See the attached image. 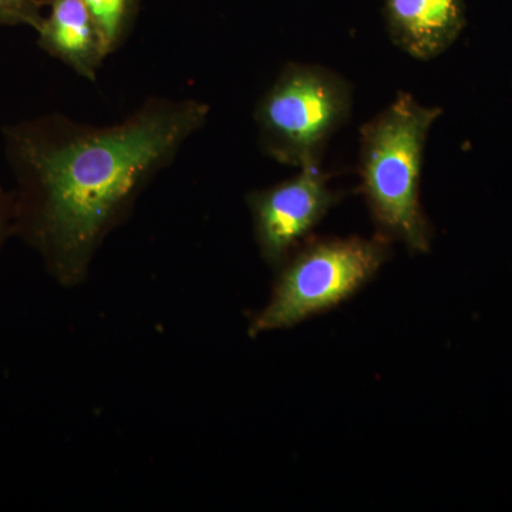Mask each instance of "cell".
Segmentation results:
<instances>
[{
	"label": "cell",
	"instance_id": "cell-1",
	"mask_svg": "<svg viewBox=\"0 0 512 512\" xmlns=\"http://www.w3.org/2000/svg\"><path fill=\"white\" fill-rule=\"evenodd\" d=\"M210 114L202 100L151 96L109 126L49 113L3 127L15 235L60 285H79L106 238Z\"/></svg>",
	"mask_w": 512,
	"mask_h": 512
},
{
	"label": "cell",
	"instance_id": "cell-2",
	"mask_svg": "<svg viewBox=\"0 0 512 512\" xmlns=\"http://www.w3.org/2000/svg\"><path fill=\"white\" fill-rule=\"evenodd\" d=\"M441 109L400 92L360 128V188L384 238L413 252L430 249L433 228L420 202L424 150Z\"/></svg>",
	"mask_w": 512,
	"mask_h": 512
},
{
	"label": "cell",
	"instance_id": "cell-3",
	"mask_svg": "<svg viewBox=\"0 0 512 512\" xmlns=\"http://www.w3.org/2000/svg\"><path fill=\"white\" fill-rule=\"evenodd\" d=\"M352 109L353 87L342 74L319 64L288 63L256 103L259 148L288 167L320 164Z\"/></svg>",
	"mask_w": 512,
	"mask_h": 512
},
{
	"label": "cell",
	"instance_id": "cell-4",
	"mask_svg": "<svg viewBox=\"0 0 512 512\" xmlns=\"http://www.w3.org/2000/svg\"><path fill=\"white\" fill-rule=\"evenodd\" d=\"M389 256V239L380 234L303 242L279 266L271 299L252 320L249 333L291 328L335 308L366 285Z\"/></svg>",
	"mask_w": 512,
	"mask_h": 512
},
{
	"label": "cell",
	"instance_id": "cell-5",
	"mask_svg": "<svg viewBox=\"0 0 512 512\" xmlns=\"http://www.w3.org/2000/svg\"><path fill=\"white\" fill-rule=\"evenodd\" d=\"M338 200L320 164L303 165L288 180L249 192L255 241L266 264H284Z\"/></svg>",
	"mask_w": 512,
	"mask_h": 512
},
{
	"label": "cell",
	"instance_id": "cell-6",
	"mask_svg": "<svg viewBox=\"0 0 512 512\" xmlns=\"http://www.w3.org/2000/svg\"><path fill=\"white\" fill-rule=\"evenodd\" d=\"M383 15L393 45L424 62L443 55L466 26L464 0H384Z\"/></svg>",
	"mask_w": 512,
	"mask_h": 512
},
{
	"label": "cell",
	"instance_id": "cell-7",
	"mask_svg": "<svg viewBox=\"0 0 512 512\" xmlns=\"http://www.w3.org/2000/svg\"><path fill=\"white\" fill-rule=\"evenodd\" d=\"M49 12L37 30V46L77 76L97 82L110 56L99 26L83 0H47Z\"/></svg>",
	"mask_w": 512,
	"mask_h": 512
},
{
	"label": "cell",
	"instance_id": "cell-8",
	"mask_svg": "<svg viewBox=\"0 0 512 512\" xmlns=\"http://www.w3.org/2000/svg\"><path fill=\"white\" fill-rule=\"evenodd\" d=\"M99 26L110 56L121 49L133 33L141 0H83Z\"/></svg>",
	"mask_w": 512,
	"mask_h": 512
},
{
	"label": "cell",
	"instance_id": "cell-9",
	"mask_svg": "<svg viewBox=\"0 0 512 512\" xmlns=\"http://www.w3.org/2000/svg\"><path fill=\"white\" fill-rule=\"evenodd\" d=\"M47 0H0V26H25L39 30L46 13Z\"/></svg>",
	"mask_w": 512,
	"mask_h": 512
},
{
	"label": "cell",
	"instance_id": "cell-10",
	"mask_svg": "<svg viewBox=\"0 0 512 512\" xmlns=\"http://www.w3.org/2000/svg\"><path fill=\"white\" fill-rule=\"evenodd\" d=\"M10 235H15V204L12 192L0 184V251Z\"/></svg>",
	"mask_w": 512,
	"mask_h": 512
}]
</instances>
